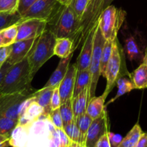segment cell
Instances as JSON below:
<instances>
[{"label": "cell", "mask_w": 147, "mask_h": 147, "mask_svg": "<svg viewBox=\"0 0 147 147\" xmlns=\"http://www.w3.org/2000/svg\"><path fill=\"white\" fill-rule=\"evenodd\" d=\"M72 141L44 114L33 122L17 125L9 137L12 147H68Z\"/></svg>", "instance_id": "cell-1"}, {"label": "cell", "mask_w": 147, "mask_h": 147, "mask_svg": "<svg viewBox=\"0 0 147 147\" xmlns=\"http://www.w3.org/2000/svg\"><path fill=\"white\" fill-rule=\"evenodd\" d=\"M56 40V37L54 33L46 28L36 39L28 57L30 75L32 80L41 66L54 56Z\"/></svg>", "instance_id": "cell-2"}, {"label": "cell", "mask_w": 147, "mask_h": 147, "mask_svg": "<svg viewBox=\"0 0 147 147\" xmlns=\"http://www.w3.org/2000/svg\"><path fill=\"white\" fill-rule=\"evenodd\" d=\"M80 27V20L71 5H61L54 16L47 22L46 29L50 30L56 38H69L75 40Z\"/></svg>", "instance_id": "cell-3"}, {"label": "cell", "mask_w": 147, "mask_h": 147, "mask_svg": "<svg viewBox=\"0 0 147 147\" xmlns=\"http://www.w3.org/2000/svg\"><path fill=\"white\" fill-rule=\"evenodd\" d=\"M130 74L127 69L125 51L117 38L113 43L112 55L107 64L105 77L107 80V84L102 96L106 100L110 92L116 86L117 82L122 77H129Z\"/></svg>", "instance_id": "cell-4"}, {"label": "cell", "mask_w": 147, "mask_h": 147, "mask_svg": "<svg viewBox=\"0 0 147 147\" xmlns=\"http://www.w3.org/2000/svg\"><path fill=\"white\" fill-rule=\"evenodd\" d=\"M28 57L11 66L0 83V94L16 92L32 87Z\"/></svg>", "instance_id": "cell-5"}, {"label": "cell", "mask_w": 147, "mask_h": 147, "mask_svg": "<svg viewBox=\"0 0 147 147\" xmlns=\"http://www.w3.org/2000/svg\"><path fill=\"white\" fill-rule=\"evenodd\" d=\"M126 18L122 8L110 5L103 9L98 20V25L106 40L114 41Z\"/></svg>", "instance_id": "cell-6"}, {"label": "cell", "mask_w": 147, "mask_h": 147, "mask_svg": "<svg viewBox=\"0 0 147 147\" xmlns=\"http://www.w3.org/2000/svg\"><path fill=\"white\" fill-rule=\"evenodd\" d=\"M104 0H89L88 5L80 22V27L75 40L73 42V51L86 39L89 32L98 23L99 18L103 11Z\"/></svg>", "instance_id": "cell-7"}, {"label": "cell", "mask_w": 147, "mask_h": 147, "mask_svg": "<svg viewBox=\"0 0 147 147\" xmlns=\"http://www.w3.org/2000/svg\"><path fill=\"white\" fill-rule=\"evenodd\" d=\"M36 90L32 87L8 94H0V115L18 121L24 103Z\"/></svg>", "instance_id": "cell-8"}, {"label": "cell", "mask_w": 147, "mask_h": 147, "mask_svg": "<svg viewBox=\"0 0 147 147\" xmlns=\"http://www.w3.org/2000/svg\"><path fill=\"white\" fill-rule=\"evenodd\" d=\"M106 40L103 36L99 25L96 30L94 38V46H93V51L92 55L91 62L90 65V71L91 75L90 80V100L92 97H95V91L97 88V82L100 77L101 76L100 73V61H101V55L102 51L103 46Z\"/></svg>", "instance_id": "cell-9"}, {"label": "cell", "mask_w": 147, "mask_h": 147, "mask_svg": "<svg viewBox=\"0 0 147 147\" xmlns=\"http://www.w3.org/2000/svg\"><path fill=\"white\" fill-rule=\"evenodd\" d=\"M57 0H38L22 15L23 19L51 20L61 7Z\"/></svg>", "instance_id": "cell-10"}, {"label": "cell", "mask_w": 147, "mask_h": 147, "mask_svg": "<svg viewBox=\"0 0 147 147\" xmlns=\"http://www.w3.org/2000/svg\"><path fill=\"white\" fill-rule=\"evenodd\" d=\"M47 21L39 19H23L18 24L16 41L38 38L46 30Z\"/></svg>", "instance_id": "cell-11"}, {"label": "cell", "mask_w": 147, "mask_h": 147, "mask_svg": "<svg viewBox=\"0 0 147 147\" xmlns=\"http://www.w3.org/2000/svg\"><path fill=\"white\" fill-rule=\"evenodd\" d=\"M110 131V123L107 110L103 111L99 118L92 120L87 132L85 147H94L97 141Z\"/></svg>", "instance_id": "cell-12"}, {"label": "cell", "mask_w": 147, "mask_h": 147, "mask_svg": "<svg viewBox=\"0 0 147 147\" xmlns=\"http://www.w3.org/2000/svg\"><path fill=\"white\" fill-rule=\"evenodd\" d=\"M77 72L78 69H77V63H75L69 65L67 73L59 84V92L61 104L66 102V101L71 100L73 97Z\"/></svg>", "instance_id": "cell-13"}, {"label": "cell", "mask_w": 147, "mask_h": 147, "mask_svg": "<svg viewBox=\"0 0 147 147\" xmlns=\"http://www.w3.org/2000/svg\"><path fill=\"white\" fill-rule=\"evenodd\" d=\"M97 27H98V23L89 32L88 35L83 43L81 52H80L77 59V61H76L78 71L86 70L90 68L93 51V46H94V35H95Z\"/></svg>", "instance_id": "cell-14"}, {"label": "cell", "mask_w": 147, "mask_h": 147, "mask_svg": "<svg viewBox=\"0 0 147 147\" xmlns=\"http://www.w3.org/2000/svg\"><path fill=\"white\" fill-rule=\"evenodd\" d=\"M43 108L37 102L33 96L25 101L20 113L18 123L28 124L33 122L43 114Z\"/></svg>", "instance_id": "cell-15"}, {"label": "cell", "mask_w": 147, "mask_h": 147, "mask_svg": "<svg viewBox=\"0 0 147 147\" xmlns=\"http://www.w3.org/2000/svg\"><path fill=\"white\" fill-rule=\"evenodd\" d=\"M37 38L16 41L13 43L12 45L10 55L7 61L11 65L22 61L24 59L28 56Z\"/></svg>", "instance_id": "cell-16"}, {"label": "cell", "mask_w": 147, "mask_h": 147, "mask_svg": "<svg viewBox=\"0 0 147 147\" xmlns=\"http://www.w3.org/2000/svg\"><path fill=\"white\" fill-rule=\"evenodd\" d=\"M73 54L74 52L71 53L68 57L61 59L57 67H56V70L53 71L52 75L49 78V81L44 85L45 87H52L53 88H56V87H59V84L62 81V80L64 78L66 74L67 73V71L69 69V64H70V61L71 60Z\"/></svg>", "instance_id": "cell-17"}, {"label": "cell", "mask_w": 147, "mask_h": 147, "mask_svg": "<svg viewBox=\"0 0 147 147\" xmlns=\"http://www.w3.org/2000/svg\"><path fill=\"white\" fill-rule=\"evenodd\" d=\"M90 84L78 95L72 98V107L74 120L87 113V105L90 101Z\"/></svg>", "instance_id": "cell-18"}, {"label": "cell", "mask_w": 147, "mask_h": 147, "mask_svg": "<svg viewBox=\"0 0 147 147\" xmlns=\"http://www.w3.org/2000/svg\"><path fill=\"white\" fill-rule=\"evenodd\" d=\"M54 89L52 87H43L40 90H36L33 94L34 99L43 107V114L46 115H49L51 112V100Z\"/></svg>", "instance_id": "cell-19"}, {"label": "cell", "mask_w": 147, "mask_h": 147, "mask_svg": "<svg viewBox=\"0 0 147 147\" xmlns=\"http://www.w3.org/2000/svg\"><path fill=\"white\" fill-rule=\"evenodd\" d=\"M124 51L126 53L130 61H140L144 58L143 53L139 49L135 38L133 35H129L125 39Z\"/></svg>", "instance_id": "cell-20"}, {"label": "cell", "mask_w": 147, "mask_h": 147, "mask_svg": "<svg viewBox=\"0 0 147 147\" xmlns=\"http://www.w3.org/2000/svg\"><path fill=\"white\" fill-rule=\"evenodd\" d=\"M73 51V41L69 38H56L54 46V55L61 59L68 57Z\"/></svg>", "instance_id": "cell-21"}, {"label": "cell", "mask_w": 147, "mask_h": 147, "mask_svg": "<svg viewBox=\"0 0 147 147\" xmlns=\"http://www.w3.org/2000/svg\"><path fill=\"white\" fill-rule=\"evenodd\" d=\"M105 99L102 96L94 97L90 100L87 108V114L92 120L99 118L105 110Z\"/></svg>", "instance_id": "cell-22"}, {"label": "cell", "mask_w": 147, "mask_h": 147, "mask_svg": "<svg viewBox=\"0 0 147 147\" xmlns=\"http://www.w3.org/2000/svg\"><path fill=\"white\" fill-rule=\"evenodd\" d=\"M129 78L134 83L136 89L147 88V66L141 63L136 69L130 74Z\"/></svg>", "instance_id": "cell-23"}, {"label": "cell", "mask_w": 147, "mask_h": 147, "mask_svg": "<svg viewBox=\"0 0 147 147\" xmlns=\"http://www.w3.org/2000/svg\"><path fill=\"white\" fill-rule=\"evenodd\" d=\"M143 133L139 123H136L125 137L123 138L121 147H136Z\"/></svg>", "instance_id": "cell-24"}, {"label": "cell", "mask_w": 147, "mask_h": 147, "mask_svg": "<svg viewBox=\"0 0 147 147\" xmlns=\"http://www.w3.org/2000/svg\"><path fill=\"white\" fill-rule=\"evenodd\" d=\"M90 80H91V75L89 69L77 72L73 97H75L80 92H82L90 84Z\"/></svg>", "instance_id": "cell-25"}, {"label": "cell", "mask_w": 147, "mask_h": 147, "mask_svg": "<svg viewBox=\"0 0 147 147\" xmlns=\"http://www.w3.org/2000/svg\"><path fill=\"white\" fill-rule=\"evenodd\" d=\"M77 127L80 130V144L85 146L87 132L90 128L92 119L86 113L84 115L78 117L75 120Z\"/></svg>", "instance_id": "cell-26"}, {"label": "cell", "mask_w": 147, "mask_h": 147, "mask_svg": "<svg viewBox=\"0 0 147 147\" xmlns=\"http://www.w3.org/2000/svg\"><path fill=\"white\" fill-rule=\"evenodd\" d=\"M116 86L117 87H118V91H117L116 95H115V97L111 99V100L107 103L106 105H108V104H110V103L113 102L114 101H115V100L118 98H119L120 97L123 96V94H126V93L130 92L132 91L133 90H135L136 89L135 86H134V83L131 81V79L128 78L127 77H124L120 79V80L117 82Z\"/></svg>", "instance_id": "cell-27"}, {"label": "cell", "mask_w": 147, "mask_h": 147, "mask_svg": "<svg viewBox=\"0 0 147 147\" xmlns=\"http://www.w3.org/2000/svg\"><path fill=\"white\" fill-rule=\"evenodd\" d=\"M113 43V41L106 40L103 46L101 55V61H100V73L103 77H105L107 64L112 55Z\"/></svg>", "instance_id": "cell-28"}, {"label": "cell", "mask_w": 147, "mask_h": 147, "mask_svg": "<svg viewBox=\"0 0 147 147\" xmlns=\"http://www.w3.org/2000/svg\"><path fill=\"white\" fill-rule=\"evenodd\" d=\"M23 20L19 12L14 14L1 13L0 12V30L7 28L17 25Z\"/></svg>", "instance_id": "cell-29"}, {"label": "cell", "mask_w": 147, "mask_h": 147, "mask_svg": "<svg viewBox=\"0 0 147 147\" xmlns=\"http://www.w3.org/2000/svg\"><path fill=\"white\" fill-rule=\"evenodd\" d=\"M18 125V121L0 115V134L9 138L12 131Z\"/></svg>", "instance_id": "cell-30"}, {"label": "cell", "mask_w": 147, "mask_h": 147, "mask_svg": "<svg viewBox=\"0 0 147 147\" xmlns=\"http://www.w3.org/2000/svg\"><path fill=\"white\" fill-rule=\"evenodd\" d=\"M59 111L63 121V127L71 123L73 121H75L74 116L73 107H72V99L61 105Z\"/></svg>", "instance_id": "cell-31"}, {"label": "cell", "mask_w": 147, "mask_h": 147, "mask_svg": "<svg viewBox=\"0 0 147 147\" xmlns=\"http://www.w3.org/2000/svg\"><path fill=\"white\" fill-rule=\"evenodd\" d=\"M4 46H11L16 42L18 35V24L1 30Z\"/></svg>", "instance_id": "cell-32"}, {"label": "cell", "mask_w": 147, "mask_h": 147, "mask_svg": "<svg viewBox=\"0 0 147 147\" xmlns=\"http://www.w3.org/2000/svg\"><path fill=\"white\" fill-rule=\"evenodd\" d=\"M20 0H0L1 13L14 14L18 12Z\"/></svg>", "instance_id": "cell-33"}, {"label": "cell", "mask_w": 147, "mask_h": 147, "mask_svg": "<svg viewBox=\"0 0 147 147\" xmlns=\"http://www.w3.org/2000/svg\"><path fill=\"white\" fill-rule=\"evenodd\" d=\"M63 129L72 142L80 143V130L75 121H73L71 123L65 125Z\"/></svg>", "instance_id": "cell-34"}, {"label": "cell", "mask_w": 147, "mask_h": 147, "mask_svg": "<svg viewBox=\"0 0 147 147\" xmlns=\"http://www.w3.org/2000/svg\"><path fill=\"white\" fill-rule=\"evenodd\" d=\"M88 2L89 0H72L71 3V7H72L78 19L80 20V22L84 12H85Z\"/></svg>", "instance_id": "cell-35"}, {"label": "cell", "mask_w": 147, "mask_h": 147, "mask_svg": "<svg viewBox=\"0 0 147 147\" xmlns=\"http://www.w3.org/2000/svg\"><path fill=\"white\" fill-rule=\"evenodd\" d=\"M49 118L55 128L58 129H63V121H62L61 115L59 111V108L51 110V112L49 115Z\"/></svg>", "instance_id": "cell-36"}, {"label": "cell", "mask_w": 147, "mask_h": 147, "mask_svg": "<svg viewBox=\"0 0 147 147\" xmlns=\"http://www.w3.org/2000/svg\"><path fill=\"white\" fill-rule=\"evenodd\" d=\"M108 135L109 141H110V146L111 147H121V143L123 141V137L119 134H115L109 131L107 133Z\"/></svg>", "instance_id": "cell-37"}, {"label": "cell", "mask_w": 147, "mask_h": 147, "mask_svg": "<svg viewBox=\"0 0 147 147\" xmlns=\"http://www.w3.org/2000/svg\"><path fill=\"white\" fill-rule=\"evenodd\" d=\"M61 102L60 94L59 92V87H56L53 90V94L51 97V110H56L60 107Z\"/></svg>", "instance_id": "cell-38"}, {"label": "cell", "mask_w": 147, "mask_h": 147, "mask_svg": "<svg viewBox=\"0 0 147 147\" xmlns=\"http://www.w3.org/2000/svg\"><path fill=\"white\" fill-rule=\"evenodd\" d=\"M38 0H20L19 7H18V12L22 16L29 9L30 7L32 5H33Z\"/></svg>", "instance_id": "cell-39"}, {"label": "cell", "mask_w": 147, "mask_h": 147, "mask_svg": "<svg viewBox=\"0 0 147 147\" xmlns=\"http://www.w3.org/2000/svg\"><path fill=\"white\" fill-rule=\"evenodd\" d=\"M12 50V45L0 48V65H2L7 61Z\"/></svg>", "instance_id": "cell-40"}, {"label": "cell", "mask_w": 147, "mask_h": 147, "mask_svg": "<svg viewBox=\"0 0 147 147\" xmlns=\"http://www.w3.org/2000/svg\"><path fill=\"white\" fill-rule=\"evenodd\" d=\"M12 66V65L8 63L7 61L4 63L2 65H0V83L2 82L4 77H5V75H6L8 71L9 70Z\"/></svg>", "instance_id": "cell-41"}, {"label": "cell", "mask_w": 147, "mask_h": 147, "mask_svg": "<svg viewBox=\"0 0 147 147\" xmlns=\"http://www.w3.org/2000/svg\"><path fill=\"white\" fill-rule=\"evenodd\" d=\"M94 147H111L110 144V141H109L108 135L107 134H105L103 136L99 139L97 143L96 144L95 146Z\"/></svg>", "instance_id": "cell-42"}, {"label": "cell", "mask_w": 147, "mask_h": 147, "mask_svg": "<svg viewBox=\"0 0 147 147\" xmlns=\"http://www.w3.org/2000/svg\"><path fill=\"white\" fill-rule=\"evenodd\" d=\"M136 147H147V133H143Z\"/></svg>", "instance_id": "cell-43"}, {"label": "cell", "mask_w": 147, "mask_h": 147, "mask_svg": "<svg viewBox=\"0 0 147 147\" xmlns=\"http://www.w3.org/2000/svg\"><path fill=\"white\" fill-rule=\"evenodd\" d=\"M9 138L0 134V147H9Z\"/></svg>", "instance_id": "cell-44"}, {"label": "cell", "mask_w": 147, "mask_h": 147, "mask_svg": "<svg viewBox=\"0 0 147 147\" xmlns=\"http://www.w3.org/2000/svg\"><path fill=\"white\" fill-rule=\"evenodd\" d=\"M59 3L60 5H63V6H68V5H71L72 0H57Z\"/></svg>", "instance_id": "cell-45"}, {"label": "cell", "mask_w": 147, "mask_h": 147, "mask_svg": "<svg viewBox=\"0 0 147 147\" xmlns=\"http://www.w3.org/2000/svg\"><path fill=\"white\" fill-rule=\"evenodd\" d=\"M113 1L114 0H104V2H103V9H105L107 7L111 5V4H112Z\"/></svg>", "instance_id": "cell-46"}, {"label": "cell", "mask_w": 147, "mask_h": 147, "mask_svg": "<svg viewBox=\"0 0 147 147\" xmlns=\"http://www.w3.org/2000/svg\"><path fill=\"white\" fill-rule=\"evenodd\" d=\"M68 147H85L84 146L81 145L80 143H77V142H71L70 144V145Z\"/></svg>", "instance_id": "cell-47"}, {"label": "cell", "mask_w": 147, "mask_h": 147, "mask_svg": "<svg viewBox=\"0 0 147 147\" xmlns=\"http://www.w3.org/2000/svg\"><path fill=\"white\" fill-rule=\"evenodd\" d=\"M143 63L147 66V47L145 50V53H144V58H143Z\"/></svg>", "instance_id": "cell-48"}, {"label": "cell", "mask_w": 147, "mask_h": 147, "mask_svg": "<svg viewBox=\"0 0 147 147\" xmlns=\"http://www.w3.org/2000/svg\"><path fill=\"white\" fill-rule=\"evenodd\" d=\"M4 47L3 45V40H2V34H1V30H0V48Z\"/></svg>", "instance_id": "cell-49"}]
</instances>
